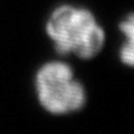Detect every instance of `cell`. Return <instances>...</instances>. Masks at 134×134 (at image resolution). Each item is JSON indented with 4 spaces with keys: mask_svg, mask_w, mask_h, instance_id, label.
Returning <instances> with one entry per match:
<instances>
[{
    "mask_svg": "<svg viewBox=\"0 0 134 134\" xmlns=\"http://www.w3.org/2000/svg\"><path fill=\"white\" fill-rule=\"evenodd\" d=\"M120 30L128 37V42L122 48V61L134 66V15H130L125 23L120 24Z\"/></svg>",
    "mask_w": 134,
    "mask_h": 134,
    "instance_id": "obj_3",
    "label": "cell"
},
{
    "mask_svg": "<svg viewBox=\"0 0 134 134\" xmlns=\"http://www.w3.org/2000/svg\"><path fill=\"white\" fill-rule=\"evenodd\" d=\"M37 90L42 105L52 113L76 110L85 102L81 85L72 81L71 70L63 63H48L40 70Z\"/></svg>",
    "mask_w": 134,
    "mask_h": 134,
    "instance_id": "obj_2",
    "label": "cell"
},
{
    "mask_svg": "<svg viewBox=\"0 0 134 134\" xmlns=\"http://www.w3.org/2000/svg\"><path fill=\"white\" fill-rule=\"evenodd\" d=\"M47 32L56 41L60 53L73 51L82 58L93 57L100 50L104 40L102 29L94 23L91 13L62 6L52 14Z\"/></svg>",
    "mask_w": 134,
    "mask_h": 134,
    "instance_id": "obj_1",
    "label": "cell"
}]
</instances>
